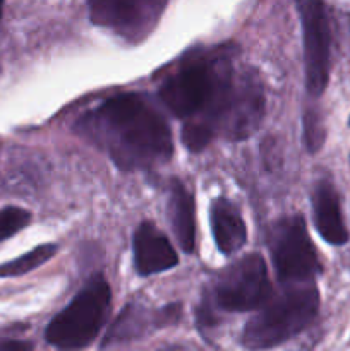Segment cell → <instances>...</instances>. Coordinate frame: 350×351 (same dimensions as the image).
I'll list each match as a JSON object with an SVG mask.
<instances>
[{"label": "cell", "mask_w": 350, "mask_h": 351, "mask_svg": "<svg viewBox=\"0 0 350 351\" xmlns=\"http://www.w3.org/2000/svg\"><path fill=\"white\" fill-rule=\"evenodd\" d=\"M78 132L102 147L124 171L153 170L174 154L170 127L160 112L136 93L106 99L81 117Z\"/></svg>", "instance_id": "cell-1"}, {"label": "cell", "mask_w": 350, "mask_h": 351, "mask_svg": "<svg viewBox=\"0 0 350 351\" xmlns=\"http://www.w3.org/2000/svg\"><path fill=\"white\" fill-rule=\"evenodd\" d=\"M235 72L230 51L215 48L191 55L158 89L161 103L172 115L199 120L215 132V117L222 106ZM216 136V132H215Z\"/></svg>", "instance_id": "cell-2"}, {"label": "cell", "mask_w": 350, "mask_h": 351, "mask_svg": "<svg viewBox=\"0 0 350 351\" xmlns=\"http://www.w3.org/2000/svg\"><path fill=\"white\" fill-rule=\"evenodd\" d=\"M319 311V291L314 281L281 283L266 298L242 332V345L250 350L273 348L304 331Z\"/></svg>", "instance_id": "cell-3"}, {"label": "cell", "mask_w": 350, "mask_h": 351, "mask_svg": "<svg viewBox=\"0 0 350 351\" xmlns=\"http://www.w3.org/2000/svg\"><path fill=\"white\" fill-rule=\"evenodd\" d=\"M112 290L103 274H95L48 324L45 338L60 350H79L93 343L108 317Z\"/></svg>", "instance_id": "cell-4"}, {"label": "cell", "mask_w": 350, "mask_h": 351, "mask_svg": "<svg viewBox=\"0 0 350 351\" xmlns=\"http://www.w3.org/2000/svg\"><path fill=\"white\" fill-rule=\"evenodd\" d=\"M270 250L280 283L314 281V276L321 271L318 254L301 215L280 219L273 226Z\"/></svg>", "instance_id": "cell-5"}, {"label": "cell", "mask_w": 350, "mask_h": 351, "mask_svg": "<svg viewBox=\"0 0 350 351\" xmlns=\"http://www.w3.org/2000/svg\"><path fill=\"white\" fill-rule=\"evenodd\" d=\"M271 293L268 267L259 254H249L220 273L215 305L226 312L256 311Z\"/></svg>", "instance_id": "cell-6"}, {"label": "cell", "mask_w": 350, "mask_h": 351, "mask_svg": "<svg viewBox=\"0 0 350 351\" xmlns=\"http://www.w3.org/2000/svg\"><path fill=\"white\" fill-rule=\"evenodd\" d=\"M264 115V91L253 72L233 75V81L215 117V132L225 139H247Z\"/></svg>", "instance_id": "cell-7"}, {"label": "cell", "mask_w": 350, "mask_h": 351, "mask_svg": "<svg viewBox=\"0 0 350 351\" xmlns=\"http://www.w3.org/2000/svg\"><path fill=\"white\" fill-rule=\"evenodd\" d=\"M168 0H88L89 19L129 43L150 36Z\"/></svg>", "instance_id": "cell-8"}, {"label": "cell", "mask_w": 350, "mask_h": 351, "mask_svg": "<svg viewBox=\"0 0 350 351\" xmlns=\"http://www.w3.org/2000/svg\"><path fill=\"white\" fill-rule=\"evenodd\" d=\"M297 9L304 34L305 88L309 95L318 98L325 93L329 79L331 33L328 12L323 0H297Z\"/></svg>", "instance_id": "cell-9"}, {"label": "cell", "mask_w": 350, "mask_h": 351, "mask_svg": "<svg viewBox=\"0 0 350 351\" xmlns=\"http://www.w3.org/2000/svg\"><path fill=\"white\" fill-rule=\"evenodd\" d=\"M178 264V256L156 226L144 221L134 233V266L139 276L163 273Z\"/></svg>", "instance_id": "cell-10"}, {"label": "cell", "mask_w": 350, "mask_h": 351, "mask_svg": "<svg viewBox=\"0 0 350 351\" xmlns=\"http://www.w3.org/2000/svg\"><path fill=\"white\" fill-rule=\"evenodd\" d=\"M178 315H180L178 305L161 308L156 314H150L146 308L139 307V305H129L127 308H124L122 315H119V319L113 322L105 341H103V346L113 345V343H126L130 341V339H139L151 328H161V326L175 322Z\"/></svg>", "instance_id": "cell-11"}, {"label": "cell", "mask_w": 350, "mask_h": 351, "mask_svg": "<svg viewBox=\"0 0 350 351\" xmlns=\"http://www.w3.org/2000/svg\"><path fill=\"white\" fill-rule=\"evenodd\" d=\"M312 213L319 235L331 245H343L349 240V232L343 223L340 199L331 182L321 180L312 191Z\"/></svg>", "instance_id": "cell-12"}, {"label": "cell", "mask_w": 350, "mask_h": 351, "mask_svg": "<svg viewBox=\"0 0 350 351\" xmlns=\"http://www.w3.org/2000/svg\"><path fill=\"white\" fill-rule=\"evenodd\" d=\"M211 230L216 247L223 254H235L246 245L247 230L239 209L226 199H218L211 206Z\"/></svg>", "instance_id": "cell-13"}, {"label": "cell", "mask_w": 350, "mask_h": 351, "mask_svg": "<svg viewBox=\"0 0 350 351\" xmlns=\"http://www.w3.org/2000/svg\"><path fill=\"white\" fill-rule=\"evenodd\" d=\"M168 221H170L174 235L177 237L178 245L187 254L194 252L196 242V209L194 199L185 191L178 180H172L170 195H168Z\"/></svg>", "instance_id": "cell-14"}, {"label": "cell", "mask_w": 350, "mask_h": 351, "mask_svg": "<svg viewBox=\"0 0 350 351\" xmlns=\"http://www.w3.org/2000/svg\"><path fill=\"white\" fill-rule=\"evenodd\" d=\"M57 249L58 247L54 245V243H45V245L36 247L31 252L17 257V259L0 264V278L23 276V274L31 273L33 269H38L57 254Z\"/></svg>", "instance_id": "cell-15"}, {"label": "cell", "mask_w": 350, "mask_h": 351, "mask_svg": "<svg viewBox=\"0 0 350 351\" xmlns=\"http://www.w3.org/2000/svg\"><path fill=\"white\" fill-rule=\"evenodd\" d=\"M30 221L31 215L26 209L16 208V206H7V208L0 209V242L26 228Z\"/></svg>", "instance_id": "cell-16"}, {"label": "cell", "mask_w": 350, "mask_h": 351, "mask_svg": "<svg viewBox=\"0 0 350 351\" xmlns=\"http://www.w3.org/2000/svg\"><path fill=\"white\" fill-rule=\"evenodd\" d=\"M213 137H215V132L199 120H187L182 129V143L192 153H199L205 149L211 143Z\"/></svg>", "instance_id": "cell-17"}, {"label": "cell", "mask_w": 350, "mask_h": 351, "mask_svg": "<svg viewBox=\"0 0 350 351\" xmlns=\"http://www.w3.org/2000/svg\"><path fill=\"white\" fill-rule=\"evenodd\" d=\"M326 130L323 125V119L316 110H307L304 113V141L309 153H316L321 149L325 143Z\"/></svg>", "instance_id": "cell-18"}, {"label": "cell", "mask_w": 350, "mask_h": 351, "mask_svg": "<svg viewBox=\"0 0 350 351\" xmlns=\"http://www.w3.org/2000/svg\"><path fill=\"white\" fill-rule=\"evenodd\" d=\"M7 350H16V351L31 350V345H30V343H24V341H7V343H0V351H7Z\"/></svg>", "instance_id": "cell-19"}, {"label": "cell", "mask_w": 350, "mask_h": 351, "mask_svg": "<svg viewBox=\"0 0 350 351\" xmlns=\"http://www.w3.org/2000/svg\"><path fill=\"white\" fill-rule=\"evenodd\" d=\"M2 9H3V0H0V17H2Z\"/></svg>", "instance_id": "cell-20"}]
</instances>
